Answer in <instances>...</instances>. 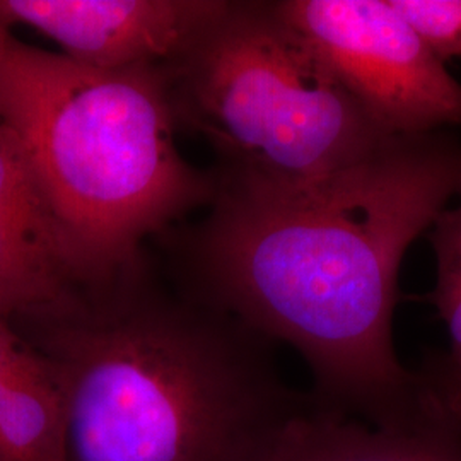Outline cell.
I'll use <instances>...</instances> for the list:
<instances>
[{"label":"cell","instance_id":"obj_1","mask_svg":"<svg viewBox=\"0 0 461 461\" xmlns=\"http://www.w3.org/2000/svg\"><path fill=\"white\" fill-rule=\"evenodd\" d=\"M461 186V142L395 135L323 182L217 185L207 214L156 236L173 284L301 354L314 402L376 428L447 420L393 340L409 247Z\"/></svg>","mask_w":461,"mask_h":461},{"label":"cell","instance_id":"obj_2","mask_svg":"<svg viewBox=\"0 0 461 461\" xmlns=\"http://www.w3.org/2000/svg\"><path fill=\"white\" fill-rule=\"evenodd\" d=\"M11 323L62 392L68 461H260L310 402L274 342L167 289L144 249Z\"/></svg>","mask_w":461,"mask_h":461},{"label":"cell","instance_id":"obj_3","mask_svg":"<svg viewBox=\"0 0 461 461\" xmlns=\"http://www.w3.org/2000/svg\"><path fill=\"white\" fill-rule=\"evenodd\" d=\"M0 125L49 200L79 284L110 276L144 240L214 202V171L176 148L163 66L98 70L9 34L0 47Z\"/></svg>","mask_w":461,"mask_h":461},{"label":"cell","instance_id":"obj_4","mask_svg":"<svg viewBox=\"0 0 461 461\" xmlns=\"http://www.w3.org/2000/svg\"><path fill=\"white\" fill-rule=\"evenodd\" d=\"M178 129L217 159V185L293 190L359 163L386 135L276 0H230L197 41L165 64Z\"/></svg>","mask_w":461,"mask_h":461},{"label":"cell","instance_id":"obj_5","mask_svg":"<svg viewBox=\"0 0 461 461\" xmlns=\"http://www.w3.org/2000/svg\"><path fill=\"white\" fill-rule=\"evenodd\" d=\"M386 135L461 125V84L392 0H276Z\"/></svg>","mask_w":461,"mask_h":461},{"label":"cell","instance_id":"obj_6","mask_svg":"<svg viewBox=\"0 0 461 461\" xmlns=\"http://www.w3.org/2000/svg\"><path fill=\"white\" fill-rule=\"evenodd\" d=\"M230 0H0V19L49 36L84 67L165 66L205 33Z\"/></svg>","mask_w":461,"mask_h":461},{"label":"cell","instance_id":"obj_7","mask_svg":"<svg viewBox=\"0 0 461 461\" xmlns=\"http://www.w3.org/2000/svg\"><path fill=\"white\" fill-rule=\"evenodd\" d=\"M81 282L66 234L16 137L0 125V316L13 320Z\"/></svg>","mask_w":461,"mask_h":461},{"label":"cell","instance_id":"obj_8","mask_svg":"<svg viewBox=\"0 0 461 461\" xmlns=\"http://www.w3.org/2000/svg\"><path fill=\"white\" fill-rule=\"evenodd\" d=\"M260 461H461V429L447 420L376 428L321 407L310 395Z\"/></svg>","mask_w":461,"mask_h":461},{"label":"cell","instance_id":"obj_9","mask_svg":"<svg viewBox=\"0 0 461 461\" xmlns=\"http://www.w3.org/2000/svg\"><path fill=\"white\" fill-rule=\"evenodd\" d=\"M0 461H68L64 396L30 347L0 393Z\"/></svg>","mask_w":461,"mask_h":461},{"label":"cell","instance_id":"obj_10","mask_svg":"<svg viewBox=\"0 0 461 461\" xmlns=\"http://www.w3.org/2000/svg\"><path fill=\"white\" fill-rule=\"evenodd\" d=\"M460 203L432 222L430 245L436 257V285L428 299L445 323L449 348L441 363L424 371L432 395L446 417L461 429V186Z\"/></svg>","mask_w":461,"mask_h":461},{"label":"cell","instance_id":"obj_11","mask_svg":"<svg viewBox=\"0 0 461 461\" xmlns=\"http://www.w3.org/2000/svg\"><path fill=\"white\" fill-rule=\"evenodd\" d=\"M443 64L461 55V0H392Z\"/></svg>","mask_w":461,"mask_h":461},{"label":"cell","instance_id":"obj_12","mask_svg":"<svg viewBox=\"0 0 461 461\" xmlns=\"http://www.w3.org/2000/svg\"><path fill=\"white\" fill-rule=\"evenodd\" d=\"M28 347L17 335L11 320L0 316V393L24 359Z\"/></svg>","mask_w":461,"mask_h":461},{"label":"cell","instance_id":"obj_13","mask_svg":"<svg viewBox=\"0 0 461 461\" xmlns=\"http://www.w3.org/2000/svg\"><path fill=\"white\" fill-rule=\"evenodd\" d=\"M9 34H11V28H7V26L2 23V19H0V47H2V43L9 38Z\"/></svg>","mask_w":461,"mask_h":461}]
</instances>
